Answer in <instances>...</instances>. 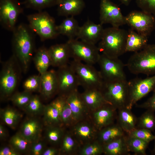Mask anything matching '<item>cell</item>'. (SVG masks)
<instances>
[{
	"label": "cell",
	"instance_id": "6da1fadb",
	"mask_svg": "<svg viewBox=\"0 0 155 155\" xmlns=\"http://www.w3.org/2000/svg\"><path fill=\"white\" fill-rule=\"evenodd\" d=\"M12 32L13 55L26 72L34 52L35 33L28 25L22 23L17 25Z\"/></svg>",
	"mask_w": 155,
	"mask_h": 155
},
{
	"label": "cell",
	"instance_id": "7a4b0ae2",
	"mask_svg": "<svg viewBox=\"0 0 155 155\" xmlns=\"http://www.w3.org/2000/svg\"><path fill=\"white\" fill-rule=\"evenodd\" d=\"M128 32L112 27L104 29L98 48L102 53L112 58H119L126 53Z\"/></svg>",
	"mask_w": 155,
	"mask_h": 155
},
{
	"label": "cell",
	"instance_id": "3957f363",
	"mask_svg": "<svg viewBox=\"0 0 155 155\" xmlns=\"http://www.w3.org/2000/svg\"><path fill=\"white\" fill-rule=\"evenodd\" d=\"M134 74H155V44L147 45L142 50L135 52L126 65Z\"/></svg>",
	"mask_w": 155,
	"mask_h": 155
},
{
	"label": "cell",
	"instance_id": "277c9868",
	"mask_svg": "<svg viewBox=\"0 0 155 155\" xmlns=\"http://www.w3.org/2000/svg\"><path fill=\"white\" fill-rule=\"evenodd\" d=\"M27 18L29 26L41 41L53 39L59 35L55 19L47 12L38 11L28 15Z\"/></svg>",
	"mask_w": 155,
	"mask_h": 155
},
{
	"label": "cell",
	"instance_id": "5b68a950",
	"mask_svg": "<svg viewBox=\"0 0 155 155\" xmlns=\"http://www.w3.org/2000/svg\"><path fill=\"white\" fill-rule=\"evenodd\" d=\"M18 63L13 54L3 64L0 75V92L2 98H10L17 86L20 69Z\"/></svg>",
	"mask_w": 155,
	"mask_h": 155
},
{
	"label": "cell",
	"instance_id": "8992f818",
	"mask_svg": "<svg viewBox=\"0 0 155 155\" xmlns=\"http://www.w3.org/2000/svg\"><path fill=\"white\" fill-rule=\"evenodd\" d=\"M100 90L106 100L117 110L127 107L128 89L127 80L103 81Z\"/></svg>",
	"mask_w": 155,
	"mask_h": 155
},
{
	"label": "cell",
	"instance_id": "52a82bcc",
	"mask_svg": "<svg viewBox=\"0 0 155 155\" xmlns=\"http://www.w3.org/2000/svg\"><path fill=\"white\" fill-rule=\"evenodd\" d=\"M69 65L76 74L80 86L85 90L100 89L104 81L100 71L93 65L73 59Z\"/></svg>",
	"mask_w": 155,
	"mask_h": 155
},
{
	"label": "cell",
	"instance_id": "ba28073f",
	"mask_svg": "<svg viewBox=\"0 0 155 155\" xmlns=\"http://www.w3.org/2000/svg\"><path fill=\"white\" fill-rule=\"evenodd\" d=\"M67 42L73 59L93 65L98 63L100 54L95 44L76 38L68 39Z\"/></svg>",
	"mask_w": 155,
	"mask_h": 155
},
{
	"label": "cell",
	"instance_id": "9c48e42d",
	"mask_svg": "<svg viewBox=\"0 0 155 155\" xmlns=\"http://www.w3.org/2000/svg\"><path fill=\"white\" fill-rule=\"evenodd\" d=\"M103 81L112 82L127 80L125 65L119 58H112L101 53L98 62Z\"/></svg>",
	"mask_w": 155,
	"mask_h": 155
},
{
	"label": "cell",
	"instance_id": "30bf717a",
	"mask_svg": "<svg viewBox=\"0 0 155 155\" xmlns=\"http://www.w3.org/2000/svg\"><path fill=\"white\" fill-rule=\"evenodd\" d=\"M128 99L127 108L131 109L140 99L155 89V74L142 79L135 78L128 81Z\"/></svg>",
	"mask_w": 155,
	"mask_h": 155
},
{
	"label": "cell",
	"instance_id": "8fae6325",
	"mask_svg": "<svg viewBox=\"0 0 155 155\" xmlns=\"http://www.w3.org/2000/svg\"><path fill=\"white\" fill-rule=\"evenodd\" d=\"M125 17L126 24L142 35L148 37L155 28V16L151 14L135 10Z\"/></svg>",
	"mask_w": 155,
	"mask_h": 155
},
{
	"label": "cell",
	"instance_id": "7c38bea8",
	"mask_svg": "<svg viewBox=\"0 0 155 155\" xmlns=\"http://www.w3.org/2000/svg\"><path fill=\"white\" fill-rule=\"evenodd\" d=\"M21 5L17 0H0V23L3 28L13 31L19 16L23 12Z\"/></svg>",
	"mask_w": 155,
	"mask_h": 155
},
{
	"label": "cell",
	"instance_id": "4fadbf2b",
	"mask_svg": "<svg viewBox=\"0 0 155 155\" xmlns=\"http://www.w3.org/2000/svg\"><path fill=\"white\" fill-rule=\"evenodd\" d=\"M57 82V93L60 96L66 97L69 94L78 90L80 86L76 75L69 65L58 68L56 71Z\"/></svg>",
	"mask_w": 155,
	"mask_h": 155
},
{
	"label": "cell",
	"instance_id": "5bb4252c",
	"mask_svg": "<svg viewBox=\"0 0 155 155\" xmlns=\"http://www.w3.org/2000/svg\"><path fill=\"white\" fill-rule=\"evenodd\" d=\"M100 24H111L119 28L126 24L125 17L119 6L110 0H100Z\"/></svg>",
	"mask_w": 155,
	"mask_h": 155
},
{
	"label": "cell",
	"instance_id": "9a60e30c",
	"mask_svg": "<svg viewBox=\"0 0 155 155\" xmlns=\"http://www.w3.org/2000/svg\"><path fill=\"white\" fill-rule=\"evenodd\" d=\"M100 24H97L88 20L80 26L78 35L77 39L96 44L102 37L104 28Z\"/></svg>",
	"mask_w": 155,
	"mask_h": 155
},
{
	"label": "cell",
	"instance_id": "2e32d148",
	"mask_svg": "<svg viewBox=\"0 0 155 155\" xmlns=\"http://www.w3.org/2000/svg\"><path fill=\"white\" fill-rule=\"evenodd\" d=\"M117 109L109 104L95 110L93 115L95 127L98 131L114 123L117 119Z\"/></svg>",
	"mask_w": 155,
	"mask_h": 155
},
{
	"label": "cell",
	"instance_id": "e0dca14e",
	"mask_svg": "<svg viewBox=\"0 0 155 155\" xmlns=\"http://www.w3.org/2000/svg\"><path fill=\"white\" fill-rule=\"evenodd\" d=\"M48 50L52 66L58 68L68 65L71 56L67 42L53 45L48 49Z\"/></svg>",
	"mask_w": 155,
	"mask_h": 155
},
{
	"label": "cell",
	"instance_id": "ac0fdd59",
	"mask_svg": "<svg viewBox=\"0 0 155 155\" xmlns=\"http://www.w3.org/2000/svg\"><path fill=\"white\" fill-rule=\"evenodd\" d=\"M42 125L38 118L32 117L26 120L22 123L20 132L31 143L40 139Z\"/></svg>",
	"mask_w": 155,
	"mask_h": 155
},
{
	"label": "cell",
	"instance_id": "d6986e66",
	"mask_svg": "<svg viewBox=\"0 0 155 155\" xmlns=\"http://www.w3.org/2000/svg\"><path fill=\"white\" fill-rule=\"evenodd\" d=\"M66 102L72 112L75 121L82 119L89 109L78 90L71 92L66 97Z\"/></svg>",
	"mask_w": 155,
	"mask_h": 155
},
{
	"label": "cell",
	"instance_id": "ffe728a7",
	"mask_svg": "<svg viewBox=\"0 0 155 155\" xmlns=\"http://www.w3.org/2000/svg\"><path fill=\"white\" fill-rule=\"evenodd\" d=\"M40 75L41 82L40 92L42 97L47 99L57 93V82L56 71L51 70Z\"/></svg>",
	"mask_w": 155,
	"mask_h": 155
},
{
	"label": "cell",
	"instance_id": "44dd1931",
	"mask_svg": "<svg viewBox=\"0 0 155 155\" xmlns=\"http://www.w3.org/2000/svg\"><path fill=\"white\" fill-rule=\"evenodd\" d=\"M57 6L58 15L67 17L79 14L85 4L84 0H58Z\"/></svg>",
	"mask_w": 155,
	"mask_h": 155
},
{
	"label": "cell",
	"instance_id": "7402d4cb",
	"mask_svg": "<svg viewBox=\"0 0 155 155\" xmlns=\"http://www.w3.org/2000/svg\"><path fill=\"white\" fill-rule=\"evenodd\" d=\"M81 94L89 109L95 111L106 104H109L105 99L100 89L85 90Z\"/></svg>",
	"mask_w": 155,
	"mask_h": 155
},
{
	"label": "cell",
	"instance_id": "603a6c76",
	"mask_svg": "<svg viewBox=\"0 0 155 155\" xmlns=\"http://www.w3.org/2000/svg\"><path fill=\"white\" fill-rule=\"evenodd\" d=\"M131 110L126 107L117 110V123L127 134L136 128L137 118Z\"/></svg>",
	"mask_w": 155,
	"mask_h": 155
},
{
	"label": "cell",
	"instance_id": "cb8c5ba5",
	"mask_svg": "<svg viewBox=\"0 0 155 155\" xmlns=\"http://www.w3.org/2000/svg\"><path fill=\"white\" fill-rule=\"evenodd\" d=\"M103 153L107 155H127L129 154L126 135L116 138L103 145Z\"/></svg>",
	"mask_w": 155,
	"mask_h": 155
},
{
	"label": "cell",
	"instance_id": "d4e9b609",
	"mask_svg": "<svg viewBox=\"0 0 155 155\" xmlns=\"http://www.w3.org/2000/svg\"><path fill=\"white\" fill-rule=\"evenodd\" d=\"M125 133L117 123H114L99 131L97 141L102 145L125 135Z\"/></svg>",
	"mask_w": 155,
	"mask_h": 155
},
{
	"label": "cell",
	"instance_id": "484cf974",
	"mask_svg": "<svg viewBox=\"0 0 155 155\" xmlns=\"http://www.w3.org/2000/svg\"><path fill=\"white\" fill-rule=\"evenodd\" d=\"M148 37L137 33L131 29L128 32L126 51L135 52L140 51L148 44Z\"/></svg>",
	"mask_w": 155,
	"mask_h": 155
},
{
	"label": "cell",
	"instance_id": "4316f807",
	"mask_svg": "<svg viewBox=\"0 0 155 155\" xmlns=\"http://www.w3.org/2000/svg\"><path fill=\"white\" fill-rule=\"evenodd\" d=\"M74 135L78 140L85 144L92 142L97 136V129L87 123H80L75 125L73 128Z\"/></svg>",
	"mask_w": 155,
	"mask_h": 155
},
{
	"label": "cell",
	"instance_id": "83f0119b",
	"mask_svg": "<svg viewBox=\"0 0 155 155\" xmlns=\"http://www.w3.org/2000/svg\"><path fill=\"white\" fill-rule=\"evenodd\" d=\"M80 27L74 16H69L57 25V30L59 35L66 36L69 39H72L76 38Z\"/></svg>",
	"mask_w": 155,
	"mask_h": 155
},
{
	"label": "cell",
	"instance_id": "f1b7e54d",
	"mask_svg": "<svg viewBox=\"0 0 155 155\" xmlns=\"http://www.w3.org/2000/svg\"><path fill=\"white\" fill-rule=\"evenodd\" d=\"M33 59L36 68L40 74L47 71L51 66L48 49L44 46L41 47L35 51Z\"/></svg>",
	"mask_w": 155,
	"mask_h": 155
},
{
	"label": "cell",
	"instance_id": "f546056e",
	"mask_svg": "<svg viewBox=\"0 0 155 155\" xmlns=\"http://www.w3.org/2000/svg\"><path fill=\"white\" fill-rule=\"evenodd\" d=\"M126 142L130 152L135 155H146L149 143L138 138L126 135Z\"/></svg>",
	"mask_w": 155,
	"mask_h": 155
},
{
	"label": "cell",
	"instance_id": "4dcf8cb0",
	"mask_svg": "<svg viewBox=\"0 0 155 155\" xmlns=\"http://www.w3.org/2000/svg\"><path fill=\"white\" fill-rule=\"evenodd\" d=\"M42 114L43 121L46 126H59L62 123L59 112L50 104L44 106Z\"/></svg>",
	"mask_w": 155,
	"mask_h": 155
},
{
	"label": "cell",
	"instance_id": "1f68e13d",
	"mask_svg": "<svg viewBox=\"0 0 155 155\" xmlns=\"http://www.w3.org/2000/svg\"><path fill=\"white\" fill-rule=\"evenodd\" d=\"M0 117L3 122L12 129H15L21 118L20 113L13 108L7 107L0 111Z\"/></svg>",
	"mask_w": 155,
	"mask_h": 155
},
{
	"label": "cell",
	"instance_id": "d6a6232c",
	"mask_svg": "<svg viewBox=\"0 0 155 155\" xmlns=\"http://www.w3.org/2000/svg\"><path fill=\"white\" fill-rule=\"evenodd\" d=\"M9 142L10 145L20 154L29 152L32 144L20 132L11 137Z\"/></svg>",
	"mask_w": 155,
	"mask_h": 155
},
{
	"label": "cell",
	"instance_id": "836d02e7",
	"mask_svg": "<svg viewBox=\"0 0 155 155\" xmlns=\"http://www.w3.org/2000/svg\"><path fill=\"white\" fill-rule=\"evenodd\" d=\"M136 128L145 129L154 131L155 129L154 111L147 109L137 118Z\"/></svg>",
	"mask_w": 155,
	"mask_h": 155
},
{
	"label": "cell",
	"instance_id": "e575fe53",
	"mask_svg": "<svg viewBox=\"0 0 155 155\" xmlns=\"http://www.w3.org/2000/svg\"><path fill=\"white\" fill-rule=\"evenodd\" d=\"M58 0H24L21 2L27 8L42 11L46 8L57 5Z\"/></svg>",
	"mask_w": 155,
	"mask_h": 155
},
{
	"label": "cell",
	"instance_id": "d590c367",
	"mask_svg": "<svg viewBox=\"0 0 155 155\" xmlns=\"http://www.w3.org/2000/svg\"><path fill=\"white\" fill-rule=\"evenodd\" d=\"M63 134V131L59 126H46V138L52 144H56L59 143L62 140Z\"/></svg>",
	"mask_w": 155,
	"mask_h": 155
},
{
	"label": "cell",
	"instance_id": "8d00e7d4",
	"mask_svg": "<svg viewBox=\"0 0 155 155\" xmlns=\"http://www.w3.org/2000/svg\"><path fill=\"white\" fill-rule=\"evenodd\" d=\"M44 106L37 95H33L30 101L24 108L28 114L35 116L42 114Z\"/></svg>",
	"mask_w": 155,
	"mask_h": 155
},
{
	"label": "cell",
	"instance_id": "74e56055",
	"mask_svg": "<svg viewBox=\"0 0 155 155\" xmlns=\"http://www.w3.org/2000/svg\"><path fill=\"white\" fill-rule=\"evenodd\" d=\"M32 96V92L24 90L12 95L10 99L15 105L24 108L29 103Z\"/></svg>",
	"mask_w": 155,
	"mask_h": 155
},
{
	"label": "cell",
	"instance_id": "f35d334b",
	"mask_svg": "<svg viewBox=\"0 0 155 155\" xmlns=\"http://www.w3.org/2000/svg\"><path fill=\"white\" fill-rule=\"evenodd\" d=\"M103 153V145L97 140L86 144L80 150L81 155H98Z\"/></svg>",
	"mask_w": 155,
	"mask_h": 155
},
{
	"label": "cell",
	"instance_id": "ab89813d",
	"mask_svg": "<svg viewBox=\"0 0 155 155\" xmlns=\"http://www.w3.org/2000/svg\"><path fill=\"white\" fill-rule=\"evenodd\" d=\"M41 75H32L28 78L24 82V90L32 92H40L41 87Z\"/></svg>",
	"mask_w": 155,
	"mask_h": 155
},
{
	"label": "cell",
	"instance_id": "60d3db41",
	"mask_svg": "<svg viewBox=\"0 0 155 155\" xmlns=\"http://www.w3.org/2000/svg\"><path fill=\"white\" fill-rule=\"evenodd\" d=\"M62 140L61 150L63 153L71 154L77 149V143L70 134H65L63 136Z\"/></svg>",
	"mask_w": 155,
	"mask_h": 155
},
{
	"label": "cell",
	"instance_id": "b9f144b4",
	"mask_svg": "<svg viewBox=\"0 0 155 155\" xmlns=\"http://www.w3.org/2000/svg\"><path fill=\"white\" fill-rule=\"evenodd\" d=\"M130 136L135 137L149 143L154 140L155 135L151 131L144 128H137L127 134Z\"/></svg>",
	"mask_w": 155,
	"mask_h": 155
},
{
	"label": "cell",
	"instance_id": "7bdbcfd3",
	"mask_svg": "<svg viewBox=\"0 0 155 155\" xmlns=\"http://www.w3.org/2000/svg\"><path fill=\"white\" fill-rule=\"evenodd\" d=\"M142 11L155 16V0H135Z\"/></svg>",
	"mask_w": 155,
	"mask_h": 155
},
{
	"label": "cell",
	"instance_id": "ee69618b",
	"mask_svg": "<svg viewBox=\"0 0 155 155\" xmlns=\"http://www.w3.org/2000/svg\"><path fill=\"white\" fill-rule=\"evenodd\" d=\"M61 118L62 123L66 125H69L73 121H75L72 112L66 102L61 113Z\"/></svg>",
	"mask_w": 155,
	"mask_h": 155
},
{
	"label": "cell",
	"instance_id": "f6af8a7d",
	"mask_svg": "<svg viewBox=\"0 0 155 155\" xmlns=\"http://www.w3.org/2000/svg\"><path fill=\"white\" fill-rule=\"evenodd\" d=\"M44 142L40 139L32 143L29 152L32 155H41L45 149Z\"/></svg>",
	"mask_w": 155,
	"mask_h": 155
},
{
	"label": "cell",
	"instance_id": "bcb514c9",
	"mask_svg": "<svg viewBox=\"0 0 155 155\" xmlns=\"http://www.w3.org/2000/svg\"><path fill=\"white\" fill-rule=\"evenodd\" d=\"M152 96L144 102L138 104L136 106L138 108L150 109L155 111V89L153 91Z\"/></svg>",
	"mask_w": 155,
	"mask_h": 155
},
{
	"label": "cell",
	"instance_id": "7dc6e473",
	"mask_svg": "<svg viewBox=\"0 0 155 155\" xmlns=\"http://www.w3.org/2000/svg\"><path fill=\"white\" fill-rule=\"evenodd\" d=\"M66 102V97L59 96L50 103L58 111L60 117Z\"/></svg>",
	"mask_w": 155,
	"mask_h": 155
},
{
	"label": "cell",
	"instance_id": "c3c4849f",
	"mask_svg": "<svg viewBox=\"0 0 155 155\" xmlns=\"http://www.w3.org/2000/svg\"><path fill=\"white\" fill-rule=\"evenodd\" d=\"M20 154L10 145L3 146L0 150V155H19Z\"/></svg>",
	"mask_w": 155,
	"mask_h": 155
},
{
	"label": "cell",
	"instance_id": "681fc988",
	"mask_svg": "<svg viewBox=\"0 0 155 155\" xmlns=\"http://www.w3.org/2000/svg\"><path fill=\"white\" fill-rule=\"evenodd\" d=\"M59 150L54 148H49L45 149L43 151L42 155H55L59 153Z\"/></svg>",
	"mask_w": 155,
	"mask_h": 155
},
{
	"label": "cell",
	"instance_id": "f907efd6",
	"mask_svg": "<svg viewBox=\"0 0 155 155\" xmlns=\"http://www.w3.org/2000/svg\"><path fill=\"white\" fill-rule=\"evenodd\" d=\"M7 136V133L5 127L2 124L0 125V138L4 140Z\"/></svg>",
	"mask_w": 155,
	"mask_h": 155
},
{
	"label": "cell",
	"instance_id": "816d5d0a",
	"mask_svg": "<svg viewBox=\"0 0 155 155\" xmlns=\"http://www.w3.org/2000/svg\"><path fill=\"white\" fill-rule=\"evenodd\" d=\"M121 3L125 5L128 6L132 0H119Z\"/></svg>",
	"mask_w": 155,
	"mask_h": 155
},
{
	"label": "cell",
	"instance_id": "f5cc1de1",
	"mask_svg": "<svg viewBox=\"0 0 155 155\" xmlns=\"http://www.w3.org/2000/svg\"><path fill=\"white\" fill-rule=\"evenodd\" d=\"M154 148L153 150L151 151V153L154 155H155V137L154 140Z\"/></svg>",
	"mask_w": 155,
	"mask_h": 155
}]
</instances>
